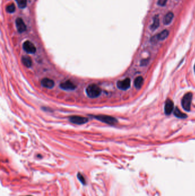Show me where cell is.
Wrapping results in <instances>:
<instances>
[{
    "label": "cell",
    "instance_id": "cell-19",
    "mask_svg": "<svg viewBox=\"0 0 195 196\" xmlns=\"http://www.w3.org/2000/svg\"><path fill=\"white\" fill-rule=\"evenodd\" d=\"M77 177H78V178L79 179V180L81 181L82 183L85 184V180L84 177L82 176V175H81L80 173H79L77 174Z\"/></svg>",
    "mask_w": 195,
    "mask_h": 196
},
{
    "label": "cell",
    "instance_id": "cell-3",
    "mask_svg": "<svg viewBox=\"0 0 195 196\" xmlns=\"http://www.w3.org/2000/svg\"><path fill=\"white\" fill-rule=\"evenodd\" d=\"M93 117L95 119L108 124L114 125L117 123V120L115 118L109 115H95Z\"/></svg>",
    "mask_w": 195,
    "mask_h": 196
},
{
    "label": "cell",
    "instance_id": "cell-10",
    "mask_svg": "<svg viewBox=\"0 0 195 196\" xmlns=\"http://www.w3.org/2000/svg\"><path fill=\"white\" fill-rule=\"evenodd\" d=\"M16 27L19 33H23L27 30V26L22 19L18 18L16 21Z\"/></svg>",
    "mask_w": 195,
    "mask_h": 196
},
{
    "label": "cell",
    "instance_id": "cell-11",
    "mask_svg": "<svg viewBox=\"0 0 195 196\" xmlns=\"http://www.w3.org/2000/svg\"><path fill=\"white\" fill-rule=\"evenodd\" d=\"M41 84L42 87L49 89L53 88L54 86V81L52 79L47 78L42 79L41 81Z\"/></svg>",
    "mask_w": 195,
    "mask_h": 196
},
{
    "label": "cell",
    "instance_id": "cell-20",
    "mask_svg": "<svg viewBox=\"0 0 195 196\" xmlns=\"http://www.w3.org/2000/svg\"><path fill=\"white\" fill-rule=\"evenodd\" d=\"M167 0H159L158 1V4L160 6H164L165 4L167 3Z\"/></svg>",
    "mask_w": 195,
    "mask_h": 196
},
{
    "label": "cell",
    "instance_id": "cell-17",
    "mask_svg": "<svg viewBox=\"0 0 195 196\" xmlns=\"http://www.w3.org/2000/svg\"><path fill=\"white\" fill-rule=\"evenodd\" d=\"M18 6L21 9H24L27 7V0H16Z\"/></svg>",
    "mask_w": 195,
    "mask_h": 196
},
{
    "label": "cell",
    "instance_id": "cell-5",
    "mask_svg": "<svg viewBox=\"0 0 195 196\" xmlns=\"http://www.w3.org/2000/svg\"><path fill=\"white\" fill-rule=\"evenodd\" d=\"M23 49L27 54H34L36 52V48L30 41H26L23 44Z\"/></svg>",
    "mask_w": 195,
    "mask_h": 196
},
{
    "label": "cell",
    "instance_id": "cell-18",
    "mask_svg": "<svg viewBox=\"0 0 195 196\" xmlns=\"http://www.w3.org/2000/svg\"><path fill=\"white\" fill-rule=\"evenodd\" d=\"M7 11L9 13H12L15 12V9H16V7H15V5L13 4H11L9 5H7Z\"/></svg>",
    "mask_w": 195,
    "mask_h": 196
},
{
    "label": "cell",
    "instance_id": "cell-2",
    "mask_svg": "<svg viewBox=\"0 0 195 196\" xmlns=\"http://www.w3.org/2000/svg\"><path fill=\"white\" fill-rule=\"evenodd\" d=\"M192 94L188 92L183 96L182 100V107L186 111H189L191 107V103L192 101Z\"/></svg>",
    "mask_w": 195,
    "mask_h": 196
},
{
    "label": "cell",
    "instance_id": "cell-13",
    "mask_svg": "<svg viewBox=\"0 0 195 196\" xmlns=\"http://www.w3.org/2000/svg\"><path fill=\"white\" fill-rule=\"evenodd\" d=\"M144 82V79L142 76H138L135 79V81H134V85L135 87L137 89H140L143 84Z\"/></svg>",
    "mask_w": 195,
    "mask_h": 196
},
{
    "label": "cell",
    "instance_id": "cell-7",
    "mask_svg": "<svg viewBox=\"0 0 195 196\" xmlns=\"http://www.w3.org/2000/svg\"><path fill=\"white\" fill-rule=\"evenodd\" d=\"M130 86V80L129 78H126L122 80L117 82V87L121 90H127Z\"/></svg>",
    "mask_w": 195,
    "mask_h": 196
},
{
    "label": "cell",
    "instance_id": "cell-4",
    "mask_svg": "<svg viewBox=\"0 0 195 196\" xmlns=\"http://www.w3.org/2000/svg\"><path fill=\"white\" fill-rule=\"evenodd\" d=\"M69 120L71 123L76 124H83L88 122V119L87 118L81 116H77V115H73L70 116Z\"/></svg>",
    "mask_w": 195,
    "mask_h": 196
},
{
    "label": "cell",
    "instance_id": "cell-1",
    "mask_svg": "<svg viewBox=\"0 0 195 196\" xmlns=\"http://www.w3.org/2000/svg\"><path fill=\"white\" fill-rule=\"evenodd\" d=\"M86 92L88 97L90 98H96L101 95V89L97 84H91L86 88Z\"/></svg>",
    "mask_w": 195,
    "mask_h": 196
},
{
    "label": "cell",
    "instance_id": "cell-22",
    "mask_svg": "<svg viewBox=\"0 0 195 196\" xmlns=\"http://www.w3.org/2000/svg\"></svg>",
    "mask_w": 195,
    "mask_h": 196
},
{
    "label": "cell",
    "instance_id": "cell-15",
    "mask_svg": "<svg viewBox=\"0 0 195 196\" xmlns=\"http://www.w3.org/2000/svg\"><path fill=\"white\" fill-rule=\"evenodd\" d=\"M173 14L172 12H169L168 14L165 15V16L164 18L163 22L164 24L165 25H168L171 23V22L173 20Z\"/></svg>",
    "mask_w": 195,
    "mask_h": 196
},
{
    "label": "cell",
    "instance_id": "cell-12",
    "mask_svg": "<svg viewBox=\"0 0 195 196\" xmlns=\"http://www.w3.org/2000/svg\"><path fill=\"white\" fill-rule=\"evenodd\" d=\"M21 61L22 64L27 68H30L32 65V61L30 57L27 56H24L22 57Z\"/></svg>",
    "mask_w": 195,
    "mask_h": 196
},
{
    "label": "cell",
    "instance_id": "cell-16",
    "mask_svg": "<svg viewBox=\"0 0 195 196\" xmlns=\"http://www.w3.org/2000/svg\"><path fill=\"white\" fill-rule=\"evenodd\" d=\"M159 18L158 16H155L153 20V24L151 25V29L152 31H155L157 28L159 27Z\"/></svg>",
    "mask_w": 195,
    "mask_h": 196
},
{
    "label": "cell",
    "instance_id": "cell-21",
    "mask_svg": "<svg viewBox=\"0 0 195 196\" xmlns=\"http://www.w3.org/2000/svg\"></svg>",
    "mask_w": 195,
    "mask_h": 196
},
{
    "label": "cell",
    "instance_id": "cell-8",
    "mask_svg": "<svg viewBox=\"0 0 195 196\" xmlns=\"http://www.w3.org/2000/svg\"><path fill=\"white\" fill-rule=\"evenodd\" d=\"M174 109V103L173 101L168 99L165 103L164 111L166 115H170Z\"/></svg>",
    "mask_w": 195,
    "mask_h": 196
},
{
    "label": "cell",
    "instance_id": "cell-14",
    "mask_svg": "<svg viewBox=\"0 0 195 196\" xmlns=\"http://www.w3.org/2000/svg\"><path fill=\"white\" fill-rule=\"evenodd\" d=\"M173 114L176 117L179 118L184 119V118H187V115H186L185 114L182 113V111L177 107L175 108L174 111H173Z\"/></svg>",
    "mask_w": 195,
    "mask_h": 196
},
{
    "label": "cell",
    "instance_id": "cell-9",
    "mask_svg": "<svg viewBox=\"0 0 195 196\" xmlns=\"http://www.w3.org/2000/svg\"><path fill=\"white\" fill-rule=\"evenodd\" d=\"M168 34H169L168 31L164 30V31H163L160 34L153 36L152 38L151 41H152V42H157V41L164 40L168 37Z\"/></svg>",
    "mask_w": 195,
    "mask_h": 196
},
{
    "label": "cell",
    "instance_id": "cell-6",
    "mask_svg": "<svg viewBox=\"0 0 195 196\" xmlns=\"http://www.w3.org/2000/svg\"><path fill=\"white\" fill-rule=\"evenodd\" d=\"M60 87L62 89L67 91H72L75 89L77 87V86L74 83L70 80L62 81L61 83Z\"/></svg>",
    "mask_w": 195,
    "mask_h": 196
}]
</instances>
